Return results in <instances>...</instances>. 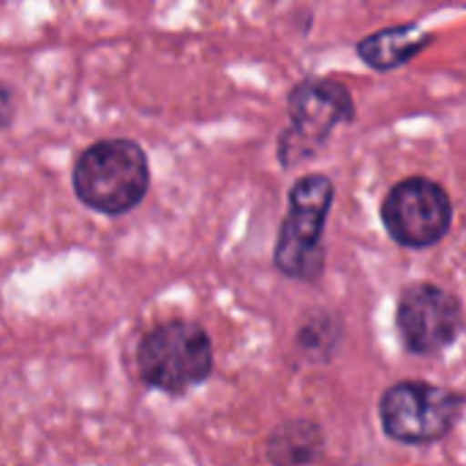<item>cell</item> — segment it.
I'll list each match as a JSON object with an SVG mask.
<instances>
[{
    "label": "cell",
    "instance_id": "6",
    "mask_svg": "<svg viewBox=\"0 0 466 466\" xmlns=\"http://www.w3.org/2000/svg\"><path fill=\"white\" fill-rule=\"evenodd\" d=\"M382 224L399 246L429 248L451 232L453 202L437 180L415 175L388 191Z\"/></svg>",
    "mask_w": 466,
    "mask_h": 466
},
{
    "label": "cell",
    "instance_id": "3",
    "mask_svg": "<svg viewBox=\"0 0 466 466\" xmlns=\"http://www.w3.org/2000/svg\"><path fill=\"white\" fill-rule=\"evenodd\" d=\"M213 371V341L208 330L188 319H172L139 339L137 374L161 393L183 396Z\"/></svg>",
    "mask_w": 466,
    "mask_h": 466
},
{
    "label": "cell",
    "instance_id": "9",
    "mask_svg": "<svg viewBox=\"0 0 466 466\" xmlns=\"http://www.w3.org/2000/svg\"><path fill=\"white\" fill-rule=\"evenodd\" d=\"M325 448V434L314 420L298 418L270 431L265 442L268 461L273 466H311Z\"/></svg>",
    "mask_w": 466,
    "mask_h": 466
},
{
    "label": "cell",
    "instance_id": "7",
    "mask_svg": "<svg viewBox=\"0 0 466 466\" xmlns=\"http://www.w3.org/2000/svg\"><path fill=\"white\" fill-rule=\"evenodd\" d=\"M399 336L412 355H440L461 336V303L453 292L434 284H410L396 306Z\"/></svg>",
    "mask_w": 466,
    "mask_h": 466
},
{
    "label": "cell",
    "instance_id": "4",
    "mask_svg": "<svg viewBox=\"0 0 466 466\" xmlns=\"http://www.w3.org/2000/svg\"><path fill=\"white\" fill-rule=\"evenodd\" d=\"M289 126L279 139V161L284 169H292L311 156L330 139L339 126L355 120V101L352 93L336 79H306L292 87L289 98Z\"/></svg>",
    "mask_w": 466,
    "mask_h": 466
},
{
    "label": "cell",
    "instance_id": "2",
    "mask_svg": "<svg viewBox=\"0 0 466 466\" xmlns=\"http://www.w3.org/2000/svg\"><path fill=\"white\" fill-rule=\"evenodd\" d=\"M336 197L328 175L300 177L287 197V216L273 251L276 270L287 279L317 284L325 273V224Z\"/></svg>",
    "mask_w": 466,
    "mask_h": 466
},
{
    "label": "cell",
    "instance_id": "10",
    "mask_svg": "<svg viewBox=\"0 0 466 466\" xmlns=\"http://www.w3.org/2000/svg\"><path fill=\"white\" fill-rule=\"evenodd\" d=\"M14 115H16V98H14V90L0 82V131H5L11 123H14Z\"/></svg>",
    "mask_w": 466,
    "mask_h": 466
},
{
    "label": "cell",
    "instance_id": "1",
    "mask_svg": "<svg viewBox=\"0 0 466 466\" xmlns=\"http://www.w3.org/2000/svg\"><path fill=\"white\" fill-rule=\"evenodd\" d=\"M71 186L82 205L104 216L134 210L150 188V164L134 139H101L79 153Z\"/></svg>",
    "mask_w": 466,
    "mask_h": 466
},
{
    "label": "cell",
    "instance_id": "8",
    "mask_svg": "<svg viewBox=\"0 0 466 466\" xmlns=\"http://www.w3.org/2000/svg\"><path fill=\"white\" fill-rule=\"evenodd\" d=\"M434 41L431 33H426L420 25H393L385 30H377L358 41V57L371 66L374 71H393L418 57L429 44Z\"/></svg>",
    "mask_w": 466,
    "mask_h": 466
},
{
    "label": "cell",
    "instance_id": "5",
    "mask_svg": "<svg viewBox=\"0 0 466 466\" xmlns=\"http://www.w3.org/2000/svg\"><path fill=\"white\" fill-rule=\"evenodd\" d=\"M464 399L431 382H399L380 399V420L390 440L404 445L442 442L461 420Z\"/></svg>",
    "mask_w": 466,
    "mask_h": 466
}]
</instances>
